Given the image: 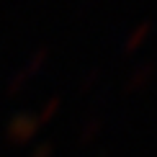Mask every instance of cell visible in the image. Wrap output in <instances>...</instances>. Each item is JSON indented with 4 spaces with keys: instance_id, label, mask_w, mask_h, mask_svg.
I'll list each match as a JSON object with an SVG mask.
<instances>
[{
    "instance_id": "1",
    "label": "cell",
    "mask_w": 157,
    "mask_h": 157,
    "mask_svg": "<svg viewBox=\"0 0 157 157\" xmlns=\"http://www.w3.org/2000/svg\"><path fill=\"white\" fill-rule=\"evenodd\" d=\"M39 129V121L34 113H29V111H18L13 119L5 124V136H8L10 142H18V144H26V142L31 139V136L36 134Z\"/></svg>"
},
{
    "instance_id": "2",
    "label": "cell",
    "mask_w": 157,
    "mask_h": 157,
    "mask_svg": "<svg viewBox=\"0 0 157 157\" xmlns=\"http://www.w3.org/2000/svg\"><path fill=\"white\" fill-rule=\"evenodd\" d=\"M155 75H157V59L142 62L139 67H134V72L126 77L124 90H126V93H134V90H139V88H144V85H149V82L155 80Z\"/></svg>"
},
{
    "instance_id": "3",
    "label": "cell",
    "mask_w": 157,
    "mask_h": 157,
    "mask_svg": "<svg viewBox=\"0 0 157 157\" xmlns=\"http://www.w3.org/2000/svg\"><path fill=\"white\" fill-rule=\"evenodd\" d=\"M149 31H152V21H142L139 26H134V29L129 31V36L124 39V52H126V54H132L134 49H139L142 41L149 36Z\"/></svg>"
},
{
    "instance_id": "4",
    "label": "cell",
    "mask_w": 157,
    "mask_h": 157,
    "mask_svg": "<svg viewBox=\"0 0 157 157\" xmlns=\"http://www.w3.org/2000/svg\"><path fill=\"white\" fill-rule=\"evenodd\" d=\"M103 121H106V119H103L101 113L90 116V119L82 124V129H80V136H77V142H80V144H88V142H93L95 136H98V132L103 129Z\"/></svg>"
},
{
    "instance_id": "5",
    "label": "cell",
    "mask_w": 157,
    "mask_h": 157,
    "mask_svg": "<svg viewBox=\"0 0 157 157\" xmlns=\"http://www.w3.org/2000/svg\"><path fill=\"white\" fill-rule=\"evenodd\" d=\"M47 59H49V47H39L34 54L29 57V62H26V67L21 70V72H23L26 77H34L39 70L44 67V62H47Z\"/></svg>"
},
{
    "instance_id": "6",
    "label": "cell",
    "mask_w": 157,
    "mask_h": 157,
    "mask_svg": "<svg viewBox=\"0 0 157 157\" xmlns=\"http://www.w3.org/2000/svg\"><path fill=\"white\" fill-rule=\"evenodd\" d=\"M62 106V95H52L47 103L41 106V111H39V116H36V121H39V126L41 124H47L49 119H54V113H57V108Z\"/></svg>"
},
{
    "instance_id": "7",
    "label": "cell",
    "mask_w": 157,
    "mask_h": 157,
    "mask_svg": "<svg viewBox=\"0 0 157 157\" xmlns=\"http://www.w3.org/2000/svg\"><path fill=\"white\" fill-rule=\"evenodd\" d=\"M101 80V67H90L88 72L80 77V82H77V90L80 93H88V90H93V85Z\"/></svg>"
},
{
    "instance_id": "8",
    "label": "cell",
    "mask_w": 157,
    "mask_h": 157,
    "mask_svg": "<svg viewBox=\"0 0 157 157\" xmlns=\"http://www.w3.org/2000/svg\"><path fill=\"white\" fill-rule=\"evenodd\" d=\"M26 82H29V77H26L23 72H16V75H13L10 80H8V88H5V90H8V95H16Z\"/></svg>"
},
{
    "instance_id": "9",
    "label": "cell",
    "mask_w": 157,
    "mask_h": 157,
    "mask_svg": "<svg viewBox=\"0 0 157 157\" xmlns=\"http://www.w3.org/2000/svg\"><path fill=\"white\" fill-rule=\"evenodd\" d=\"M54 155V144L52 142H41V144L34 147V152H31V157H52Z\"/></svg>"
}]
</instances>
